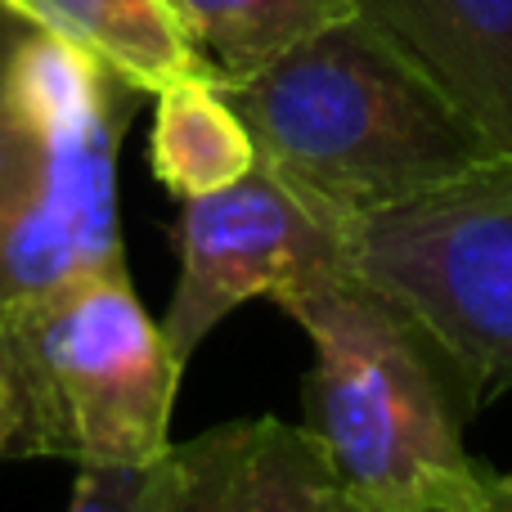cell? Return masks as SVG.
I'll list each match as a JSON object with an SVG mask.
<instances>
[{"label": "cell", "mask_w": 512, "mask_h": 512, "mask_svg": "<svg viewBox=\"0 0 512 512\" xmlns=\"http://www.w3.org/2000/svg\"><path fill=\"white\" fill-rule=\"evenodd\" d=\"M274 306L315 346L301 382V427L346 499L373 508L463 504L499 481L468 450L481 405L454 355L351 252L283 288Z\"/></svg>", "instance_id": "obj_1"}, {"label": "cell", "mask_w": 512, "mask_h": 512, "mask_svg": "<svg viewBox=\"0 0 512 512\" xmlns=\"http://www.w3.org/2000/svg\"><path fill=\"white\" fill-rule=\"evenodd\" d=\"M221 90L252 131L256 162L346 225L490 158L450 99L360 14Z\"/></svg>", "instance_id": "obj_2"}, {"label": "cell", "mask_w": 512, "mask_h": 512, "mask_svg": "<svg viewBox=\"0 0 512 512\" xmlns=\"http://www.w3.org/2000/svg\"><path fill=\"white\" fill-rule=\"evenodd\" d=\"M144 99L0 5V301L126 265L117 153Z\"/></svg>", "instance_id": "obj_3"}, {"label": "cell", "mask_w": 512, "mask_h": 512, "mask_svg": "<svg viewBox=\"0 0 512 512\" xmlns=\"http://www.w3.org/2000/svg\"><path fill=\"white\" fill-rule=\"evenodd\" d=\"M180 355L104 265L0 301V459L149 463L171 445Z\"/></svg>", "instance_id": "obj_4"}, {"label": "cell", "mask_w": 512, "mask_h": 512, "mask_svg": "<svg viewBox=\"0 0 512 512\" xmlns=\"http://www.w3.org/2000/svg\"><path fill=\"white\" fill-rule=\"evenodd\" d=\"M346 252L427 319L481 409L512 391V153L351 221Z\"/></svg>", "instance_id": "obj_5"}, {"label": "cell", "mask_w": 512, "mask_h": 512, "mask_svg": "<svg viewBox=\"0 0 512 512\" xmlns=\"http://www.w3.org/2000/svg\"><path fill=\"white\" fill-rule=\"evenodd\" d=\"M180 256L176 292L162 315L180 364L243 301L279 297L310 270L346 256V221L301 194L292 180L256 162L243 180L203 198H185L171 225Z\"/></svg>", "instance_id": "obj_6"}, {"label": "cell", "mask_w": 512, "mask_h": 512, "mask_svg": "<svg viewBox=\"0 0 512 512\" xmlns=\"http://www.w3.org/2000/svg\"><path fill=\"white\" fill-rule=\"evenodd\" d=\"M162 512H342L346 495L301 423L230 418L167 450Z\"/></svg>", "instance_id": "obj_7"}, {"label": "cell", "mask_w": 512, "mask_h": 512, "mask_svg": "<svg viewBox=\"0 0 512 512\" xmlns=\"http://www.w3.org/2000/svg\"><path fill=\"white\" fill-rule=\"evenodd\" d=\"M477 131L486 153H512V0H355Z\"/></svg>", "instance_id": "obj_8"}, {"label": "cell", "mask_w": 512, "mask_h": 512, "mask_svg": "<svg viewBox=\"0 0 512 512\" xmlns=\"http://www.w3.org/2000/svg\"><path fill=\"white\" fill-rule=\"evenodd\" d=\"M0 5L86 50L144 95H158L180 77L212 72L171 0H0Z\"/></svg>", "instance_id": "obj_9"}, {"label": "cell", "mask_w": 512, "mask_h": 512, "mask_svg": "<svg viewBox=\"0 0 512 512\" xmlns=\"http://www.w3.org/2000/svg\"><path fill=\"white\" fill-rule=\"evenodd\" d=\"M149 167L171 198H203L256 167V144L212 72L180 77L153 95Z\"/></svg>", "instance_id": "obj_10"}, {"label": "cell", "mask_w": 512, "mask_h": 512, "mask_svg": "<svg viewBox=\"0 0 512 512\" xmlns=\"http://www.w3.org/2000/svg\"><path fill=\"white\" fill-rule=\"evenodd\" d=\"M221 81L248 77L306 36L355 14V0H171Z\"/></svg>", "instance_id": "obj_11"}, {"label": "cell", "mask_w": 512, "mask_h": 512, "mask_svg": "<svg viewBox=\"0 0 512 512\" xmlns=\"http://www.w3.org/2000/svg\"><path fill=\"white\" fill-rule=\"evenodd\" d=\"M167 481V454L149 463H81L68 512H162Z\"/></svg>", "instance_id": "obj_12"}, {"label": "cell", "mask_w": 512, "mask_h": 512, "mask_svg": "<svg viewBox=\"0 0 512 512\" xmlns=\"http://www.w3.org/2000/svg\"><path fill=\"white\" fill-rule=\"evenodd\" d=\"M342 512H512V477L499 472V481L477 499H463V504H423V508H373V504H355L346 499Z\"/></svg>", "instance_id": "obj_13"}]
</instances>
